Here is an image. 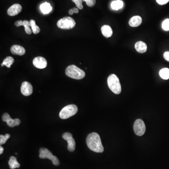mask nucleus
Masks as SVG:
<instances>
[{
	"label": "nucleus",
	"mask_w": 169,
	"mask_h": 169,
	"mask_svg": "<svg viewBox=\"0 0 169 169\" xmlns=\"http://www.w3.org/2000/svg\"><path fill=\"white\" fill-rule=\"evenodd\" d=\"M87 146L92 151L96 153H102L104 147L102 144L100 135L96 133L89 134L86 139Z\"/></svg>",
	"instance_id": "1"
},
{
	"label": "nucleus",
	"mask_w": 169,
	"mask_h": 169,
	"mask_svg": "<svg viewBox=\"0 0 169 169\" xmlns=\"http://www.w3.org/2000/svg\"><path fill=\"white\" fill-rule=\"evenodd\" d=\"M65 74L69 77L75 79H81L86 75L84 71L79 68L75 65H71L67 67Z\"/></svg>",
	"instance_id": "2"
},
{
	"label": "nucleus",
	"mask_w": 169,
	"mask_h": 169,
	"mask_svg": "<svg viewBox=\"0 0 169 169\" xmlns=\"http://www.w3.org/2000/svg\"><path fill=\"white\" fill-rule=\"evenodd\" d=\"M108 85L109 88L114 94L118 95L121 92V86L118 77L115 74L110 75L107 79Z\"/></svg>",
	"instance_id": "3"
},
{
	"label": "nucleus",
	"mask_w": 169,
	"mask_h": 169,
	"mask_svg": "<svg viewBox=\"0 0 169 169\" xmlns=\"http://www.w3.org/2000/svg\"><path fill=\"white\" fill-rule=\"evenodd\" d=\"M78 107L74 104L68 105L64 107L61 110L59 113V117L63 119H66L71 118L77 113Z\"/></svg>",
	"instance_id": "4"
},
{
	"label": "nucleus",
	"mask_w": 169,
	"mask_h": 169,
	"mask_svg": "<svg viewBox=\"0 0 169 169\" xmlns=\"http://www.w3.org/2000/svg\"><path fill=\"white\" fill-rule=\"evenodd\" d=\"M40 154L39 157L41 159H48L52 162L53 165L56 166H58L60 162L56 156H54L51 151L46 148H41L39 150Z\"/></svg>",
	"instance_id": "5"
},
{
	"label": "nucleus",
	"mask_w": 169,
	"mask_h": 169,
	"mask_svg": "<svg viewBox=\"0 0 169 169\" xmlns=\"http://www.w3.org/2000/svg\"><path fill=\"white\" fill-rule=\"evenodd\" d=\"M75 25L74 20L69 17L61 18L57 23V26L63 29H71L74 27Z\"/></svg>",
	"instance_id": "6"
},
{
	"label": "nucleus",
	"mask_w": 169,
	"mask_h": 169,
	"mask_svg": "<svg viewBox=\"0 0 169 169\" xmlns=\"http://www.w3.org/2000/svg\"><path fill=\"white\" fill-rule=\"evenodd\" d=\"M134 130L136 135L142 136L146 131V126L143 120L140 119H137L134 123Z\"/></svg>",
	"instance_id": "7"
},
{
	"label": "nucleus",
	"mask_w": 169,
	"mask_h": 169,
	"mask_svg": "<svg viewBox=\"0 0 169 169\" xmlns=\"http://www.w3.org/2000/svg\"><path fill=\"white\" fill-rule=\"evenodd\" d=\"M63 138L68 142V150L70 152H73L75 150L76 143L71 133H65L62 136Z\"/></svg>",
	"instance_id": "8"
},
{
	"label": "nucleus",
	"mask_w": 169,
	"mask_h": 169,
	"mask_svg": "<svg viewBox=\"0 0 169 169\" xmlns=\"http://www.w3.org/2000/svg\"><path fill=\"white\" fill-rule=\"evenodd\" d=\"M2 120L4 122L7 123V124L10 127H14L19 126L20 124L21 121L18 118L13 119L10 118L8 113H4L2 116Z\"/></svg>",
	"instance_id": "9"
},
{
	"label": "nucleus",
	"mask_w": 169,
	"mask_h": 169,
	"mask_svg": "<svg viewBox=\"0 0 169 169\" xmlns=\"http://www.w3.org/2000/svg\"><path fill=\"white\" fill-rule=\"evenodd\" d=\"M21 92L25 96H29L33 92L32 85L28 82L25 81L21 85Z\"/></svg>",
	"instance_id": "10"
},
{
	"label": "nucleus",
	"mask_w": 169,
	"mask_h": 169,
	"mask_svg": "<svg viewBox=\"0 0 169 169\" xmlns=\"http://www.w3.org/2000/svg\"><path fill=\"white\" fill-rule=\"evenodd\" d=\"M33 64L35 67L41 69L45 68L48 64L46 59L41 56H38L33 59Z\"/></svg>",
	"instance_id": "11"
},
{
	"label": "nucleus",
	"mask_w": 169,
	"mask_h": 169,
	"mask_svg": "<svg viewBox=\"0 0 169 169\" xmlns=\"http://www.w3.org/2000/svg\"><path fill=\"white\" fill-rule=\"evenodd\" d=\"M22 6L19 4H15L9 7L7 10V13L10 16H14L19 14L22 11Z\"/></svg>",
	"instance_id": "12"
},
{
	"label": "nucleus",
	"mask_w": 169,
	"mask_h": 169,
	"mask_svg": "<svg viewBox=\"0 0 169 169\" xmlns=\"http://www.w3.org/2000/svg\"><path fill=\"white\" fill-rule=\"evenodd\" d=\"M15 25L17 27L23 26L25 29V32L28 34H31L32 33V30L30 28V21L27 20H18L15 22Z\"/></svg>",
	"instance_id": "13"
},
{
	"label": "nucleus",
	"mask_w": 169,
	"mask_h": 169,
	"mask_svg": "<svg viewBox=\"0 0 169 169\" xmlns=\"http://www.w3.org/2000/svg\"><path fill=\"white\" fill-rule=\"evenodd\" d=\"M10 51L12 54L19 56H23L25 53V49L22 46L17 45H15L12 46L10 48Z\"/></svg>",
	"instance_id": "14"
},
{
	"label": "nucleus",
	"mask_w": 169,
	"mask_h": 169,
	"mask_svg": "<svg viewBox=\"0 0 169 169\" xmlns=\"http://www.w3.org/2000/svg\"><path fill=\"white\" fill-rule=\"evenodd\" d=\"M135 48L136 51L139 53H144L147 51L146 44L142 41L136 42L135 45Z\"/></svg>",
	"instance_id": "15"
},
{
	"label": "nucleus",
	"mask_w": 169,
	"mask_h": 169,
	"mask_svg": "<svg viewBox=\"0 0 169 169\" xmlns=\"http://www.w3.org/2000/svg\"><path fill=\"white\" fill-rule=\"evenodd\" d=\"M142 23V17L139 16H135L131 18L129 21V25L131 27H137L139 26Z\"/></svg>",
	"instance_id": "16"
},
{
	"label": "nucleus",
	"mask_w": 169,
	"mask_h": 169,
	"mask_svg": "<svg viewBox=\"0 0 169 169\" xmlns=\"http://www.w3.org/2000/svg\"><path fill=\"white\" fill-rule=\"evenodd\" d=\"M102 34L106 38H109L112 35L113 31L110 26L108 25H104L101 28Z\"/></svg>",
	"instance_id": "17"
},
{
	"label": "nucleus",
	"mask_w": 169,
	"mask_h": 169,
	"mask_svg": "<svg viewBox=\"0 0 169 169\" xmlns=\"http://www.w3.org/2000/svg\"><path fill=\"white\" fill-rule=\"evenodd\" d=\"M40 9L43 14H47L49 13L51 11L52 7L49 3L45 2L44 4L40 5Z\"/></svg>",
	"instance_id": "18"
},
{
	"label": "nucleus",
	"mask_w": 169,
	"mask_h": 169,
	"mask_svg": "<svg viewBox=\"0 0 169 169\" xmlns=\"http://www.w3.org/2000/svg\"><path fill=\"white\" fill-rule=\"evenodd\" d=\"M9 168L11 169H14L15 168H20V165L18 163L16 158L15 157H11L9 161Z\"/></svg>",
	"instance_id": "19"
},
{
	"label": "nucleus",
	"mask_w": 169,
	"mask_h": 169,
	"mask_svg": "<svg viewBox=\"0 0 169 169\" xmlns=\"http://www.w3.org/2000/svg\"><path fill=\"white\" fill-rule=\"evenodd\" d=\"M123 2L121 0L115 1L111 4V7L113 10H118L123 7Z\"/></svg>",
	"instance_id": "20"
},
{
	"label": "nucleus",
	"mask_w": 169,
	"mask_h": 169,
	"mask_svg": "<svg viewBox=\"0 0 169 169\" xmlns=\"http://www.w3.org/2000/svg\"><path fill=\"white\" fill-rule=\"evenodd\" d=\"M14 59L13 57L11 56H8L4 60V61L1 64V66H4V65L6 66L7 67L10 68L11 65L14 63Z\"/></svg>",
	"instance_id": "21"
},
{
	"label": "nucleus",
	"mask_w": 169,
	"mask_h": 169,
	"mask_svg": "<svg viewBox=\"0 0 169 169\" xmlns=\"http://www.w3.org/2000/svg\"><path fill=\"white\" fill-rule=\"evenodd\" d=\"M159 75L163 79H169V69L165 68L160 70Z\"/></svg>",
	"instance_id": "22"
},
{
	"label": "nucleus",
	"mask_w": 169,
	"mask_h": 169,
	"mask_svg": "<svg viewBox=\"0 0 169 169\" xmlns=\"http://www.w3.org/2000/svg\"><path fill=\"white\" fill-rule=\"evenodd\" d=\"M30 23L31 28L32 29V32L34 34H38L40 32V28L36 25L35 21L34 20H30Z\"/></svg>",
	"instance_id": "23"
},
{
	"label": "nucleus",
	"mask_w": 169,
	"mask_h": 169,
	"mask_svg": "<svg viewBox=\"0 0 169 169\" xmlns=\"http://www.w3.org/2000/svg\"><path fill=\"white\" fill-rule=\"evenodd\" d=\"M10 135L9 134H7L5 135H0V144L3 145L6 143L7 140L10 138Z\"/></svg>",
	"instance_id": "24"
},
{
	"label": "nucleus",
	"mask_w": 169,
	"mask_h": 169,
	"mask_svg": "<svg viewBox=\"0 0 169 169\" xmlns=\"http://www.w3.org/2000/svg\"><path fill=\"white\" fill-rule=\"evenodd\" d=\"M162 28L165 31H169V19L163 21L162 23Z\"/></svg>",
	"instance_id": "25"
},
{
	"label": "nucleus",
	"mask_w": 169,
	"mask_h": 169,
	"mask_svg": "<svg viewBox=\"0 0 169 169\" xmlns=\"http://www.w3.org/2000/svg\"><path fill=\"white\" fill-rule=\"evenodd\" d=\"M74 3L75 4L76 7L79 9H82L83 8V6L82 5V0H72Z\"/></svg>",
	"instance_id": "26"
},
{
	"label": "nucleus",
	"mask_w": 169,
	"mask_h": 169,
	"mask_svg": "<svg viewBox=\"0 0 169 169\" xmlns=\"http://www.w3.org/2000/svg\"><path fill=\"white\" fill-rule=\"evenodd\" d=\"M82 1H86L87 5L90 7H93L96 4L95 0H82Z\"/></svg>",
	"instance_id": "27"
},
{
	"label": "nucleus",
	"mask_w": 169,
	"mask_h": 169,
	"mask_svg": "<svg viewBox=\"0 0 169 169\" xmlns=\"http://www.w3.org/2000/svg\"><path fill=\"white\" fill-rule=\"evenodd\" d=\"M158 4L160 5H164L169 2V0H156Z\"/></svg>",
	"instance_id": "28"
},
{
	"label": "nucleus",
	"mask_w": 169,
	"mask_h": 169,
	"mask_svg": "<svg viewBox=\"0 0 169 169\" xmlns=\"http://www.w3.org/2000/svg\"><path fill=\"white\" fill-rule=\"evenodd\" d=\"M163 57L166 60L169 62V52H165L163 54Z\"/></svg>",
	"instance_id": "29"
},
{
	"label": "nucleus",
	"mask_w": 169,
	"mask_h": 169,
	"mask_svg": "<svg viewBox=\"0 0 169 169\" xmlns=\"http://www.w3.org/2000/svg\"><path fill=\"white\" fill-rule=\"evenodd\" d=\"M69 14L71 15H72L73 14H74V11H73V9H70V10H69Z\"/></svg>",
	"instance_id": "30"
},
{
	"label": "nucleus",
	"mask_w": 169,
	"mask_h": 169,
	"mask_svg": "<svg viewBox=\"0 0 169 169\" xmlns=\"http://www.w3.org/2000/svg\"><path fill=\"white\" fill-rule=\"evenodd\" d=\"M4 147H2L1 146H0V154H2L3 152H4Z\"/></svg>",
	"instance_id": "31"
},
{
	"label": "nucleus",
	"mask_w": 169,
	"mask_h": 169,
	"mask_svg": "<svg viewBox=\"0 0 169 169\" xmlns=\"http://www.w3.org/2000/svg\"><path fill=\"white\" fill-rule=\"evenodd\" d=\"M73 9L75 13H79V9H78V8H73Z\"/></svg>",
	"instance_id": "32"
}]
</instances>
